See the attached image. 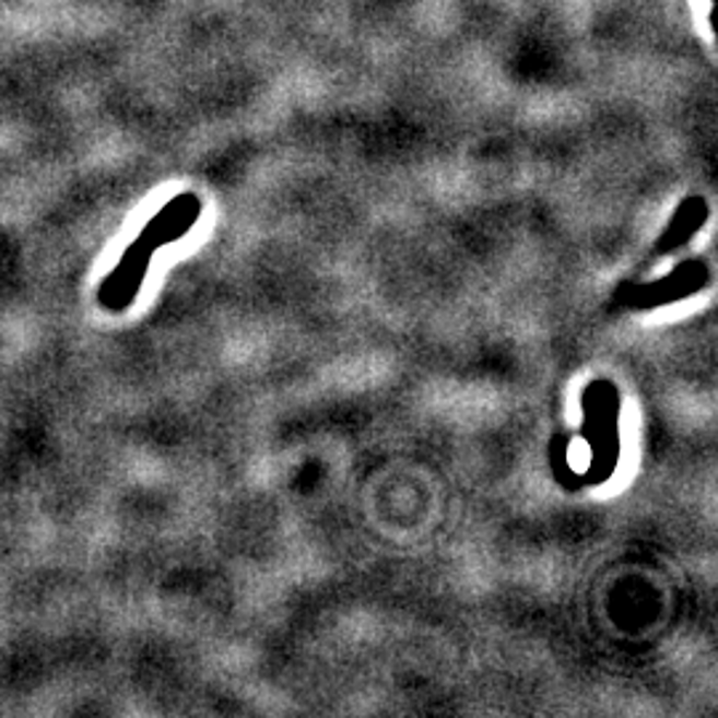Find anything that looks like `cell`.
<instances>
[{
  "label": "cell",
  "mask_w": 718,
  "mask_h": 718,
  "mask_svg": "<svg viewBox=\"0 0 718 718\" xmlns=\"http://www.w3.org/2000/svg\"><path fill=\"white\" fill-rule=\"evenodd\" d=\"M198 213H200V202L195 200L192 195H181V198H176L165 211H160L157 216L146 224L141 237L128 248V254L122 256V261L113 272V278L99 287V304L104 309L120 311L131 304L133 296H137L141 280H144L146 267H150V259L152 254H155V248L187 235L189 226H192L195 219H198Z\"/></svg>",
  "instance_id": "cell-1"
}]
</instances>
